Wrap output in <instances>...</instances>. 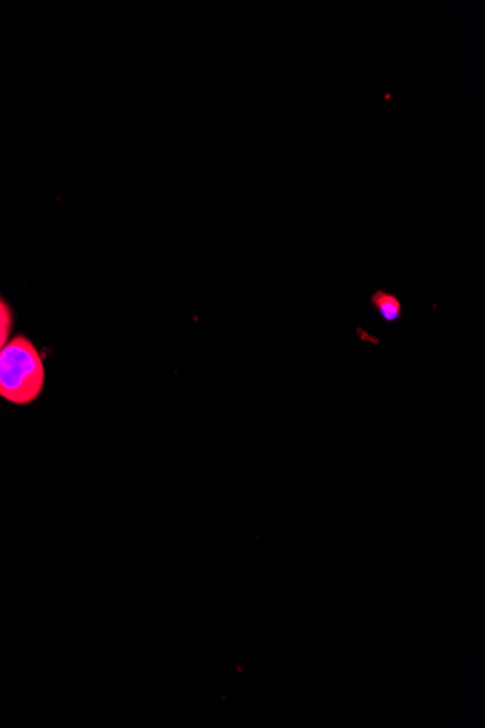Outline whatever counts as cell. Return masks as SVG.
<instances>
[{"instance_id":"cell-1","label":"cell","mask_w":485,"mask_h":728,"mask_svg":"<svg viewBox=\"0 0 485 728\" xmlns=\"http://www.w3.org/2000/svg\"><path fill=\"white\" fill-rule=\"evenodd\" d=\"M46 384L44 362L36 345L18 335L0 348V397L16 406L36 401Z\"/></svg>"},{"instance_id":"cell-2","label":"cell","mask_w":485,"mask_h":728,"mask_svg":"<svg viewBox=\"0 0 485 728\" xmlns=\"http://www.w3.org/2000/svg\"><path fill=\"white\" fill-rule=\"evenodd\" d=\"M369 304L375 308L378 315H380L385 323H396V321L400 320L403 303L397 295L388 293V291L376 290L369 297Z\"/></svg>"},{"instance_id":"cell-3","label":"cell","mask_w":485,"mask_h":728,"mask_svg":"<svg viewBox=\"0 0 485 728\" xmlns=\"http://www.w3.org/2000/svg\"><path fill=\"white\" fill-rule=\"evenodd\" d=\"M12 331V312L8 304L0 298V348L10 341Z\"/></svg>"}]
</instances>
